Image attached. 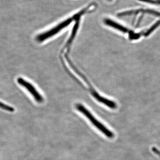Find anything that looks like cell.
<instances>
[{"mask_svg":"<svg viewBox=\"0 0 160 160\" xmlns=\"http://www.w3.org/2000/svg\"><path fill=\"white\" fill-rule=\"evenodd\" d=\"M76 107L78 111L86 116L91 122L92 124L106 137L109 138H112L114 137V134L113 132L108 129L106 126H104L102 123L99 122L97 119L92 114L91 112L83 105L81 104H77Z\"/></svg>","mask_w":160,"mask_h":160,"instance_id":"1","label":"cell"},{"mask_svg":"<svg viewBox=\"0 0 160 160\" xmlns=\"http://www.w3.org/2000/svg\"><path fill=\"white\" fill-rule=\"evenodd\" d=\"M72 21V18H69L67 19L62 22L60 23L57 26H55L52 29H49L48 31L45 32L43 33L38 35L36 38L38 42H42L46 41L49 38L54 36L61 30L69 26L71 24Z\"/></svg>","mask_w":160,"mask_h":160,"instance_id":"2","label":"cell"},{"mask_svg":"<svg viewBox=\"0 0 160 160\" xmlns=\"http://www.w3.org/2000/svg\"><path fill=\"white\" fill-rule=\"evenodd\" d=\"M18 82L21 86L26 89L27 91L32 96L35 100L38 103L42 102L43 98L40 94L38 91L35 88L34 86L28 81L22 78H19L18 79Z\"/></svg>","mask_w":160,"mask_h":160,"instance_id":"3","label":"cell"},{"mask_svg":"<svg viewBox=\"0 0 160 160\" xmlns=\"http://www.w3.org/2000/svg\"><path fill=\"white\" fill-rule=\"evenodd\" d=\"M91 93L93 97L96 99L98 102L100 103H102L105 106H108L109 108L112 109H116L117 107V104L115 102L112 101L111 100L106 99V98L103 97L102 96L100 95L97 92L94 91V90H91Z\"/></svg>","mask_w":160,"mask_h":160,"instance_id":"4","label":"cell"},{"mask_svg":"<svg viewBox=\"0 0 160 160\" xmlns=\"http://www.w3.org/2000/svg\"><path fill=\"white\" fill-rule=\"evenodd\" d=\"M142 12V13H148V14L152 15L155 16L160 17V12H158L155 11L154 10H150V9H139L138 10H131V11L123 12L119 13L118 15L120 17L126 16L130 15L132 14H138V13Z\"/></svg>","mask_w":160,"mask_h":160,"instance_id":"5","label":"cell"},{"mask_svg":"<svg viewBox=\"0 0 160 160\" xmlns=\"http://www.w3.org/2000/svg\"><path fill=\"white\" fill-rule=\"evenodd\" d=\"M104 22L107 26H111L112 28H114L115 29L119 30V31L122 32H129V30L127 28H125L124 26L118 24V23L112 21V20L109 19H106L104 21Z\"/></svg>","mask_w":160,"mask_h":160,"instance_id":"6","label":"cell"},{"mask_svg":"<svg viewBox=\"0 0 160 160\" xmlns=\"http://www.w3.org/2000/svg\"><path fill=\"white\" fill-rule=\"evenodd\" d=\"M1 107L2 109L6 110V111H9V112H13L14 111V108H12L11 106L6 105L2 102L1 103Z\"/></svg>","mask_w":160,"mask_h":160,"instance_id":"7","label":"cell"},{"mask_svg":"<svg viewBox=\"0 0 160 160\" xmlns=\"http://www.w3.org/2000/svg\"><path fill=\"white\" fill-rule=\"evenodd\" d=\"M141 2H144L151 3L155 5H160V1L159 0H139Z\"/></svg>","mask_w":160,"mask_h":160,"instance_id":"8","label":"cell"},{"mask_svg":"<svg viewBox=\"0 0 160 160\" xmlns=\"http://www.w3.org/2000/svg\"><path fill=\"white\" fill-rule=\"evenodd\" d=\"M152 151L154 152V154L157 155L159 158H160V150L155 147H152Z\"/></svg>","mask_w":160,"mask_h":160,"instance_id":"9","label":"cell"}]
</instances>
